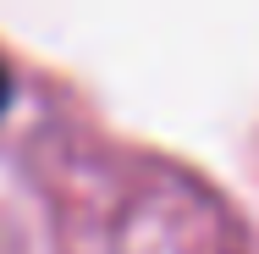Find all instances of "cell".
<instances>
[{
	"mask_svg": "<svg viewBox=\"0 0 259 254\" xmlns=\"http://www.w3.org/2000/svg\"><path fill=\"white\" fill-rule=\"evenodd\" d=\"M6 100H11V72L0 66V111H6Z\"/></svg>",
	"mask_w": 259,
	"mask_h": 254,
	"instance_id": "cell-1",
	"label": "cell"
}]
</instances>
